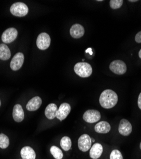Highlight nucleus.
Listing matches in <instances>:
<instances>
[{"mask_svg": "<svg viewBox=\"0 0 141 159\" xmlns=\"http://www.w3.org/2000/svg\"><path fill=\"white\" fill-rule=\"evenodd\" d=\"M71 108L69 104L67 102H64L61 104L59 108L57 110L56 117L60 121L64 120L69 115V113L71 112Z\"/></svg>", "mask_w": 141, "mask_h": 159, "instance_id": "nucleus-10", "label": "nucleus"}, {"mask_svg": "<svg viewBox=\"0 0 141 159\" xmlns=\"http://www.w3.org/2000/svg\"><path fill=\"white\" fill-rule=\"evenodd\" d=\"M118 130L120 134L124 136H129L132 131V126L129 121H128L126 119H121L120 120Z\"/></svg>", "mask_w": 141, "mask_h": 159, "instance_id": "nucleus-11", "label": "nucleus"}, {"mask_svg": "<svg viewBox=\"0 0 141 159\" xmlns=\"http://www.w3.org/2000/svg\"><path fill=\"white\" fill-rule=\"evenodd\" d=\"M60 144L61 148L65 151H69L71 148V145H72V142L71 139L68 136H64L63 137L60 142Z\"/></svg>", "mask_w": 141, "mask_h": 159, "instance_id": "nucleus-20", "label": "nucleus"}, {"mask_svg": "<svg viewBox=\"0 0 141 159\" xmlns=\"http://www.w3.org/2000/svg\"><path fill=\"white\" fill-rule=\"evenodd\" d=\"M11 53L9 48L5 43L0 44V59L7 61L10 59Z\"/></svg>", "mask_w": 141, "mask_h": 159, "instance_id": "nucleus-19", "label": "nucleus"}, {"mask_svg": "<svg viewBox=\"0 0 141 159\" xmlns=\"http://www.w3.org/2000/svg\"><path fill=\"white\" fill-rule=\"evenodd\" d=\"M58 108L57 105L54 103L49 104L45 111V114L46 117L49 120H53L56 117V114L57 112Z\"/></svg>", "mask_w": 141, "mask_h": 159, "instance_id": "nucleus-16", "label": "nucleus"}, {"mask_svg": "<svg viewBox=\"0 0 141 159\" xmlns=\"http://www.w3.org/2000/svg\"><path fill=\"white\" fill-rule=\"evenodd\" d=\"M101 118V115L100 112L95 110H88L85 112L83 116V120L88 123H95Z\"/></svg>", "mask_w": 141, "mask_h": 159, "instance_id": "nucleus-6", "label": "nucleus"}, {"mask_svg": "<svg viewBox=\"0 0 141 159\" xmlns=\"http://www.w3.org/2000/svg\"><path fill=\"white\" fill-rule=\"evenodd\" d=\"M123 0H111L109 2L110 7L112 9H118L121 7L123 5Z\"/></svg>", "mask_w": 141, "mask_h": 159, "instance_id": "nucleus-23", "label": "nucleus"}, {"mask_svg": "<svg viewBox=\"0 0 141 159\" xmlns=\"http://www.w3.org/2000/svg\"><path fill=\"white\" fill-rule=\"evenodd\" d=\"M139 57L141 59V49L140 50V51H139Z\"/></svg>", "mask_w": 141, "mask_h": 159, "instance_id": "nucleus-28", "label": "nucleus"}, {"mask_svg": "<svg viewBox=\"0 0 141 159\" xmlns=\"http://www.w3.org/2000/svg\"><path fill=\"white\" fill-rule=\"evenodd\" d=\"M110 70L117 75H123L126 72V64L121 60H115L109 65Z\"/></svg>", "mask_w": 141, "mask_h": 159, "instance_id": "nucleus-4", "label": "nucleus"}, {"mask_svg": "<svg viewBox=\"0 0 141 159\" xmlns=\"http://www.w3.org/2000/svg\"><path fill=\"white\" fill-rule=\"evenodd\" d=\"M95 130L97 133L107 134L111 130V125L106 121H101L95 125Z\"/></svg>", "mask_w": 141, "mask_h": 159, "instance_id": "nucleus-17", "label": "nucleus"}, {"mask_svg": "<svg viewBox=\"0 0 141 159\" xmlns=\"http://www.w3.org/2000/svg\"><path fill=\"white\" fill-rule=\"evenodd\" d=\"M10 144V140L7 136L4 134H0V148L5 149Z\"/></svg>", "mask_w": 141, "mask_h": 159, "instance_id": "nucleus-22", "label": "nucleus"}, {"mask_svg": "<svg viewBox=\"0 0 141 159\" xmlns=\"http://www.w3.org/2000/svg\"><path fill=\"white\" fill-rule=\"evenodd\" d=\"M74 72L82 78L89 77L92 73V68L87 62H78L74 67Z\"/></svg>", "mask_w": 141, "mask_h": 159, "instance_id": "nucleus-2", "label": "nucleus"}, {"mask_svg": "<svg viewBox=\"0 0 141 159\" xmlns=\"http://www.w3.org/2000/svg\"><path fill=\"white\" fill-rule=\"evenodd\" d=\"M42 104V99L40 97L36 96L29 101V102L26 105V108L28 111H34L39 109L40 107H41Z\"/></svg>", "mask_w": 141, "mask_h": 159, "instance_id": "nucleus-13", "label": "nucleus"}, {"mask_svg": "<svg viewBox=\"0 0 141 159\" xmlns=\"http://www.w3.org/2000/svg\"><path fill=\"white\" fill-rule=\"evenodd\" d=\"M29 11L28 6L24 3L17 2L13 4L10 7V12L12 15L16 17H24L25 16Z\"/></svg>", "mask_w": 141, "mask_h": 159, "instance_id": "nucleus-3", "label": "nucleus"}, {"mask_svg": "<svg viewBox=\"0 0 141 159\" xmlns=\"http://www.w3.org/2000/svg\"><path fill=\"white\" fill-rule=\"evenodd\" d=\"M102 152H103V147L100 143H95L90 150V157L92 159L99 158Z\"/></svg>", "mask_w": 141, "mask_h": 159, "instance_id": "nucleus-15", "label": "nucleus"}, {"mask_svg": "<svg viewBox=\"0 0 141 159\" xmlns=\"http://www.w3.org/2000/svg\"><path fill=\"white\" fill-rule=\"evenodd\" d=\"M22 159H35L36 153L34 150L30 147H24L20 151Z\"/></svg>", "mask_w": 141, "mask_h": 159, "instance_id": "nucleus-18", "label": "nucleus"}, {"mask_svg": "<svg viewBox=\"0 0 141 159\" xmlns=\"http://www.w3.org/2000/svg\"><path fill=\"white\" fill-rule=\"evenodd\" d=\"M0 106H1V101H0Z\"/></svg>", "mask_w": 141, "mask_h": 159, "instance_id": "nucleus-32", "label": "nucleus"}, {"mask_svg": "<svg viewBox=\"0 0 141 159\" xmlns=\"http://www.w3.org/2000/svg\"><path fill=\"white\" fill-rule=\"evenodd\" d=\"M18 35L17 30L14 28H10L5 30L2 36V39L5 43H10L14 42Z\"/></svg>", "mask_w": 141, "mask_h": 159, "instance_id": "nucleus-7", "label": "nucleus"}, {"mask_svg": "<svg viewBox=\"0 0 141 159\" xmlns=\"http://www.w3.org/2000/svg\"><path fill=\"white\" fill-rule=\"evenodd\" d=\"M85 34L84 28L81 24H75L72 25L70 29V34L73 38H80Z\"/></svg>", "mask_w": 141, "mask_h": 159, "instance_id": "nucleus-12", "label": "nucleus"}, {"mask_svg": "<svg viewBox=\"0 0 141 159\" xmlns=\"http://www.w3.org/2000/svg\"><path fill=\"white\" fill-rule=\"evenodd\" d=\"M140 148L141 150V142H140Z\"/></svg>", "mask_w": 141, "mask_h": 159, "instance_id": "nucleus-31", "label": "nucleus"}, {"mask_svg": "<svg viewBox=\"0 0 141 159\" xmlns=\"http://www.w3.org/2000/svg\"><path fill=\"white\" fill-rule=\"evenodd\" d=\"M92 143L91 138L89 135L83 134L78 139V148L81 151L86 152L91 148Z\"/></svg>", "mask_w": 141, "mask_h": 159, "instance_id": "nucleus-8", "label": "nucleus"}, {"mask_svg": "<svg viewBox=\"0 0 141 159\" xmlns=\"http://www.w3.org/2000/svg\"><path fill=\"white\" fill-rule=\"evenodd\" d=\"M13 118L17 122H21L24 118V112L22 106L16 104L13 109Z\"/></svg>", "mask_w": 141, "mask_h": 159, "instance_id": "nucleus-14", "label": "nucleus"}, {"mask_svg": "<svg viewBox=\"0 0 141 159\" xmlns=\"http://www.w3.org/2000/svg\"><path fill=\"white\" fill-rule=\"evenodd\" d=\"M110 159H123V156L119 150H114L110 154Z\"/></svg>", "mask_w": 141, "mask_h": 159, "instance_id": "nucleus-24", "label": "nucleus"}, {"mask_svg": "<svg viewBox=\"0 0 141 159\" xmlns=\"http://www.w3.org/2000/svg\"><path fill=\"white\" fill-rule=\"evenodd\" d=\"M85 52L86 53H89V54L90 55H92V48H88L87 50H86Z\"/></svg>", "mask_w": 141, "mask_h": 159, "instance_id": "nucleus-27", "label": "nucleus"}, {"mask_svg": "<svg viewBox=\"0 0 141 159\" xmlns=\"http://www.w3.org/2000/svg\"><path fill=\"white\" fill-rule=\"evenodd\" d=\"M50 153L55 159H62L63 158V153L62 150L56 146H52L50 148Z\"/></svg>", "mask_w": 141, "mask_h": 159, "instance_id": "nucleus-21", "label": "nucleus"}, {"mask_svg": "<svg viewBox=\"0 0 141 159\" xmlns=\"http://www.w3.org/2000/svg\"><path fill=\"white\" fill-rule=\"evenodd\" d=\"M50 43L51 39L48 34L46 33H42L38 35L36 40V45L39 49L42 50L47 49L50 47Z\"/></svg>", "mask_w": 141, "mask_h": 159, "instance_id": "nucleus-5", "label": "nucleus"}, {"mask_svg": "<svg viewBox=\"0 0 141 159\" xmlns=\"http://www.w3.org/2000/svg\"><path fill=\"white\" fill-rule=\"evenodd\" d=\"M138 107L140 108V110H141V92L138 98Z\"/></svg>", "mask_w": 141, "mask_h": 159, "instance_id": "nucleus-26", "label": "nucleus"}, {"mask_svg": "<svg viewBox=\"0 0 141 159\" xmlns=\"http://www.w3.org/2000/svg\"><path fill=\"white\" fill-rule=\"evenodd\" d=\"M118 98L116 92L111 89H107L102 92L99 102L101 107L105 109H111L117 105Z\"/></svg>", "mask_w": 141, "mask_h": 159, "instance_id": "nucleus-1", "label": "nucleus"}, {"mask_svg": "<svg viewBox=\"0 0 141 159\" xmlns=\"http://www.w3.org/2000/svg\"><path fill=\"white\" fill-rule=\"evenodd\" d=\"M24 61V56L21 52L17 53L10 62V68L13 71H17L21 68Z\"/></svg>", "mask_w": 141, "mask_h": 159, "instance_id": "nucleus-9", "label": "nucleus"}, {"mask_svg": "<svg viewBox=\"0 0 141 159\" xmlns=\"http://www.w3.org/2000/svg\"><path fill=\"white\" fill-rule=\"evenodd\" d=\"M130 2H137V0H134V1H132V0H129Z\"/></svg>", "mask_w": 141, "mask_h": 159, "instance_id": "nucleus-29", "label": "nucleus"}, {"mask_svg": "<svg viewBox=\"0 0 141 159\" xmlns=\"http://www.w3.org/2000/svg\"><path fill=\"white\" fill-rule=\"evenodd\" d=\"M135 42L137 43H141V31L139 32L136 35H135Z\"/></svg>", "mask_w": 141, "mask_h": 159, "instance_id": "nucleus-25", "label": "nucleus"}, {"mask_svg": "<svg viewBox=\"0 0 141 159\" xmlns=\"http://www.w3.org/2000/svg\"><path fill=\"white\" fill-rule=\"evenodd\" d=\"M91 139H92V143H94V142H95V139H94V138H92Z\"/></svg>", "mask_w": 141, "mask_h": 159, "instance_id": "nucleus-30", "label": "nucleus"}]
</instances>
